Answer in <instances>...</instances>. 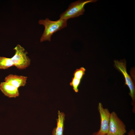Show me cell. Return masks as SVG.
<instances>
[{
	"instance_id": "2",
	"label": "cell",
	"mask_w": 135,
	"mask_h": 135,
	"mask_svg": "<svg viewBox=\"0 0 135 135\" xmlns=\"http://www.w3.org/2000/svg\"><path fill=\"white\" fill-rule=\"evenodd\" d=\"M96 0H78L71 3L68 8L60 16V19L68 20L76 18L84 14V6L86 4L96 2Z\"/></svg>"
},
{
	"instance_id": "12",
	"label": "cell",
	"mask_w": 135,
	"mask_h": 135,
	"mask_svg": "<svg viewBox=\"0 0 135 135\" xmlns=\"http://www.w3.org/2000/svg\"><path fill=\"white\" fill-rule=\"evenodd\" d=\"M81 80L73 77L71 82L70 83V86L72 87L74 91L76 93L78 91V87L81 82Z\"/></svg>"
},
{
	"instance_id": "7",
	"label": "cell",
	"mask_w": 135,
	"mask_h": 135,
	"mask_svg": "<svg viewBox=\"0 0 135 135\" xmlns=\"http://www.w3.org/2000/svg\"><path fill=\"white\" fill-rule=\"evenodd\" d=\"M0 90L5 96L9 98H15L19 96L18 88L6 81L0 83Z\"/></svg>"
},
{
	"instance_id": "13",
	"label": "cell",
	"mask_w": 135,
	"mask_h": 135,
	"mask_svg": "<svg viewBox=\"0 0 135 135\" xmlns=\"http://www.w3.org/2000/svg\"><path fill=\"white\" fill-rule=\"evenodd\" d=\"M128 135H135L134 132V130H131L128 133Z\"/></svg>"
},
{
	"instance_id": "14",
	"label": "cell",
	"mask_w": 135,
	"mask_h": 135,
	"mask_svg": "<svg viewBox=\"0 0 135 135\" xmlns=\"http://www.w3.org/2000/svg\"><path fill=\"white\" fill-rule=\"evenodd\" d=\"M92 135H107V134H103L99 133L98 131L94 132Z\"/></svg>"
},
{
	"instance_id": "5",
	"label": "cell",
	"mask_w": 135,
	"mask_h": 135,
	"mask_svg": "<svg viewBox=\"0 0 135 135\" xmlns=\"http://www.w3.org/2000/svg\"><path fill=\"white\" fill-rule=\"evenodd\" d=\"M127 132L125 125L114 112L110 113L107 135H124Z\"/></svg>"
},
{
	"instance_id": "6",
	"label": "cell",
	"mask_w": 135,
	"mask_h": 135,
	"mask_svg": "<svg viewBox=\"0 0 135 135\" xmlns=\"http://www.w3.org/2000/svg\"><path fill=\"white\" fill-rule=\"evenodd\" d=\"M98 110L100 117V125L98 131L102 134H107L109 128L110 113L107 108H104L101 102L98 104Z\"/></svg>"
},
{
	"instance_id": "1",
	"label": "cell",
	"mask_w": 135,
	"mask_h": 135,
	"mask_svg": "<svg viewBox=\"0 0 135 135\" xmlns=\"http://www.w3.org/2000/svg\"><path fill=\"white\" fill-rule=\"evenodd\" d=\"M67 20L60 18L53 21L48 18L40 20L38 22L39 24L44 25V29L40 39V42L46 41H51V38L54 33L66 27L67 26Z\"/></svg>"
},
{
	"instance_id": "8",
	"label": "cell",
	"mask_w": 135,
	"mask_h": 135,
	"mask_svg": "<svg viewBox=\"0 0 135 135\" xmlns=\"http://www.w3.org/2000/svg\"><path fill=\"white\" fill-rule=\"evenodd\" d=\"M27 78L22 76L10 74L5 77L4 80L18 88L26 85Z\"/></svg>"
},
{
	"instance_id": "9",
	"label": "cell",
	"mask_w": 135,
	"mask_h": 135,
	"mask_svg": "<svg viewBox=\"0 0 135 135\" xmlns=\"http://www.w3.org/2000/svg\"><path fill=\"white\" fill-rule=\"evenodd\" d=\"M65 114L60 110L58 112V118L56 119L57 126L52 131V135H63Z\"/></svg>"
},
{
	"instance_id": "10",
	"label": "cell",
	"mask_w": 135,
	"mask_h": 135,
	"mask_svg": "<svg viewBox=\"0 0 135 135\" xmlns=\"http://www.w3.org/2000/svg\"><path fill=\"white\" fill-rule=\"evenodd\" d=\"M14 66L11 58L0 57V69H6Z\"/></svg>"
},
{
	"instance_id": "15",
	"label": "cell",
	"mask_w": 135,
	"mask_h": 135,
	"mask_svg": "<svg viewBox=\"0 0 135 135\" xmlns=\"http://www.w3.org/2000/svg\"><path fill=\"white\" fill-rule=\"evenodd\" d=\"M124 135H125V134Z\"/></svg>"
},
{
	"instance_id": "4",
	"label": "cell",
	"mask_w": 135,
	"mask_h": 135,
	"mask_svg": "<svg viewBox=\"0 0 135 135\" xmlns=\"http://www.w3.org/2000/svg\"><path fill=\"white\" fill-rule=\"evenodd\" d=\"M114 66L116 69L121 72L124 76L125 80V84L127 85L130 90L129 94L132 100V104L133 106L132 111L135 112V86L132 78L127 73L125 62L115 60Z\"/></svg>"
},
{
	"instance_id": "3",
	"label": "cell",
	"mask_w": 135,
	"mask_h": 135,
	"mask_svg": "<svg viewBox=\"0 0 135 135\" xmlns=\"http://www.w3.org/2000/svg\"><path fill=\"white\" fill-rule=\"evenodd\" d=\"M15 54L11 58L14 66L19 70H23L28 67L30 64V60L27 54V52L24 48L19 44L13 49Z\"/></svg>"
},
{
	"instance_id": "11",
	"label": "cell",
	"mask_w": 135,
	"mask_h": 135,
	"mask_svg": "<svg viewBox=\"0 0 135 135\" xmlns=\"http://www.w3.org/2000/svg\"><path fill=\"white\" fill-rule=\"evenodd\" d=\"M86 69L83 67L76 69L73 74L74 77L82 80L85 74Z\"/></svg>"
}]
</instances>
